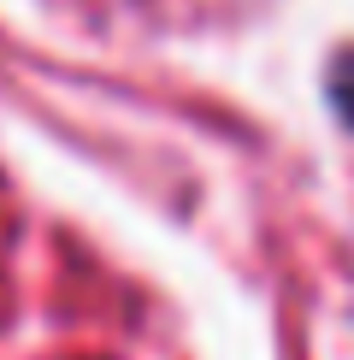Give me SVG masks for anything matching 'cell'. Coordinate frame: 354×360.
Segmentation results:
<instances>
[{"label": "cell", "mask_w": 354, "mask_h": 360, "mask_svg": "<svg viewBox=\"0 0 354 360\" xmlns=\"http://www.w3.org/2000/svg\"><path fill=\"white\" fill-rule=\"evenodd\" d=\"M324 95H331V112L343 118V130H354V41L324 59Z\"/></svg>", "instance_id": "obj_1"}]
</instances>
